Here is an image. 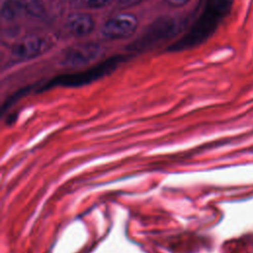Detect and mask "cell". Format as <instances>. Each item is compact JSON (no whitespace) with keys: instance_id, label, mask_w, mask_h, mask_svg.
<instances>
[{"instance_id":"obj_2","label":"cell","mask_w":253,"mask_h":253,"mask_svg":"<svg viewBox=\"0 0 253 253\" xmlns=\"http://www.w3.org/2000/svg\"><path fill=\"white\" fill-rule=\"evenodd\" d=\"M176 28L177 24L173 18L166 16L159 17L148 26L143 35L127 46V49L142 50L150 47L152 44L172 37Z\"/></svg>"},{"instance_id":"obj_7","label":"cell","mask_w":253,"mask_h":253,"mask_svg":"<svg viewBox=\"0 0 253 253\" xmlns=\"http://www.w3.org/2000/svg\"><path fill=\"white\" fill-rule=\"evenodd\" d=\"M24 10L21 0H6L1 7V16L5 20L16 19Z\"/></svg>"},{"instance_id":"obj_4","label":"cell","mask_w":253,"mask_h":253,"mask_svg":"<svg viewBox=\"0 0 253 253\" xmlns=\"http://www.w3.org/2000/svg\"><path fill=\"white\" fill-rule=\"evenodd\" d=\"M99 52V45L93 42H87L70 47L64 55L63 64L78 66L91 61Z\"/></svg>"},{"instance_id":"obj_3","label":"cell","mask_w":253,"mask_h":253,"mask_svg":"<svg viewBox=\"0 0 253 253\" xmlns=\"http://www.w3.org/2000/svg\"><path fill=\"white\" fill-rule=\"evenodd\" d=\"M138 21L134 15L122 14L105 23L102 34L108 39H121L131 35L137 28Z\"/></svg>"},{"instance_id":"obj_1","label":"cell","mask_w":253,"mask_h":253,"mask_svg":"<svg viewBox=\"0 0 253 253\" xmlns=\"http://www.w3.org/2000/svg\"><path fill=\"white\" fill-rule=\"evenodd\" d=\"M126 60V57L123 55H115L106 59L105 61L93 66L85 71L76 72V73H67L61 74L53 77L43 85L38 88L37 92H42L48 90L55 86L63 87H79L86 84H89L101 77H104L110 74L117 66Z\"/></svg>"},{"instance_id":"obj_11","label":"cell","mask_w":253,"mask_h":253,"mask_svg":"<svg viewBox=\"0 0 253 253\" xmlns=\"http://www.w3.org/2000/svg\"><path fill=\"white\" fill-rule=\"evenodd\" d=\"M140 0H119L118 1V4L120 6H123V7H127V6H131V5H134L136 4L137 2H139Z\"/></svg>"},{"instance_id":"obj_5","label":"cell","mask_w":253,"mask_h":253,"mask_svg":"<svg viewBox=\"0 0 253 253\" xmlns=\"http://www.w3.org/2000/svg\"><path fill=\"white\" fill-rule=\"evenodd\" d=\"M43 48V41L38 37H28L13 44L12 54L21 59H30L38 56Z\"/></svg>"},{"instance_id":"obj_8","label":"cell","mask_w":253,"mask_h":253,"mask_svg":"<svg viewBox=\"0 0 253 253\" xmlns=\"http://www.w3.org/2000/svg\"><path fill=\"white\" fill-rule=\"evenodd\" d=\"M24 10L31 16L40 18L45 13V8L42 0H21Z\"/></svg>"},{"instance_id":"obj_6","label":"cell","mask_w":253,"mask_h":253,"mask_svg":"<svg viewBox=\"0 0 253 253\" xmlns=\"http://www.w3.org/2000/svg\"><path fill=\"white\" fill-rule=\"evenodd\" d=\"M67 27L74 36L83 37L92 32L94 21L88 14H75L68 19Z\"/></svg>"},{"instance_id":"obj_9","label":"cell","mask_w":253,"mask_h":253,"mask_svg":"<svg viewBox=\"0 0 253 253\" xmlns=\"http://www.w3.org/2000/svg\"><path fill=\"white\" fill-rule=\"evenodd\" d=\"M86 4L91 8H101L105 6L110 0H85Z\"/></svg>"},{"instance_id":"obj_10","label":"cell","mask_w":253,"mask_h":253,"mask_svg":"<svg viewBox=\"0 0 253 253\" xmlns=\"http://www.w3.org/2000/svg\"><path fill=\"white\" fill-rule=\"evenodd\" d=\"M166 2L173 7H180L185 5L187 2H189V0H166Z\"/></svg>"}]
</instances>
